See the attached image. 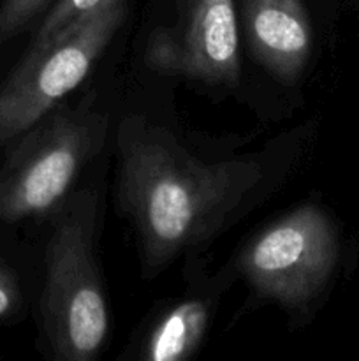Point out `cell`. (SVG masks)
<instances>
[{"label":"cell","mask_w":359,"mask_h":361,"mask_svg":"<svg viewBox=\"0 0 359 361\" xmlns=\"http://www.w3.org/2000/svg\"><path fill=\"white\" fill-rule=\"evenodd\" d=\"M210 321V307L203 300H185L164 314L151 328L143 345L148 361H182L199 348Z\"/></svg>","instance_id":"8"},{"label":"cell","mask_w":359,"mask_h":361,"mask_svg":"<svg viewBox=\"0 0 359 361\" xmlns=\"http://www.w3.org/2000/svg\"><path fill=\"white\" fill-rule=\"evenodd\" d=\"M246 42L277 80L294 83L310 62L313 28L303 0H241Z\"/></svg>","instance_id":"7"},{"label":"cell","mask_w":359,"mask_h":361,"mask_svg":"<svg viewBox=\"0 0 359 361\" xmlns=\"http://www.w3.org/2000/svg\"><path fill=\"white\" fill-rule=\"evenodd\" d=\"M259 180L253 162H204L141 120L120 127L118 203L136 229L146 274L213 236Z\"/></svg>","instance_id":"1"},{"label":"cell","mask_w":359,"mask_h":361,"mask_svg":"<svg viewBox=\"0 0 359 361\" xmlns=\"http://www.w3.org/2000/svg\"><path fill=\"white\" fill-rule=\"evenodd\" d=\"M340 256L333 217L317 204H303L264 229L241 254L239 268L259 295L303 309L327 288Z\"/></svg>","instance_id":"5"},{"label":"cell","mask_w":359,"mask_h":361,"mask_svg":"<svg viewBox=\"0 0 359 361\" xmlns=\"http://www.w3.org/2000/svg\"><path fill=\"white\" fill-rule=\"evenodd\" d=\"M104 0H56L55 6L42 21L41 28L35 34V39L30 46H39L48 42L60 32L65 30L77 20L90 14L95 7H99Z\"/></svg>","instance_id":"9"},{"label":"cell","mask_w":359,"mask_h":361,"mask_svg":"<svg viewBox=\"0 0 359 361\" xmlns=\"http://www.w3.org/2000/svg\"><path fill=\"white\" fill-rule=\"evenodd\" d=\"M144 62L162 74L206 85L238 83L241 66L234 0H185L178 23L150 34Z\"/></svg>","instance_id":"6"},{"label":"cell","mask_w":359,"mask_h":361,"mask_svg":"<svg viewBox=\"0 0 359 361\" xmlns=\"http://www.w3.org/2000/svg\"><path fill=\"white\" fill-rule=\"evenodd\" d=\"M94 196L63 212L46 247L42 324L58 360L90 361L104 348L109 309L94 256Z\"/></svg>","instance_id":"2"},{"label":"cell","mask_w":359,"mask_h":361,"mask_svg":"<svg viewBox=\"0 0 359 361\" xmlns=\"http://www.w3.org/2000/svg\"><path fill=\"white\" fill-rule=\"evenodd\" d=\"M127 11L129 0H104L48 42L28 48L0 88V143L32 129L83 83Z\"/></svg>","instance_id":"3"},{"label":"cell","mask_w":359,"mask_h":361,"mask_svg":"<svg viewBox=\"0 0 359 361\" xmlns=\"http://www.w3.org/2000/svg\"><path fill=\"white\" fill-rule=\"evenodd\" d=\"M21 307V291L16 275L0 259V319L13 317Z\"/></svg>","instance_id":"11"},{"label":"cell","mask_w":359,"mask_h":361,"mask_svg":"<svg viewBox=\"0 0 359 361\" xmlns=\"http://www.w3.org/2000/svg\"><path fill=\"white\" fill-rule=\"evenodd\" d=\"M51 0H4L0 7V42L20 34Z\"/></svg>","instance_id":"10"},{"label":"cell","mask_w":359,"mask_h":361,"mask_svg":"<svg viewBox=\"0 0 359 361\" xmlns=\"http://www.w3.org/2000/svg\"><path fill=\"white\" fill-rule=\"evenodd\" d=\"M108 120L94 111L46 115L27 130L0 173V221L16 222L55 210L106 140Z\"/></svg>","instance_id":"4"}]
</instances>
